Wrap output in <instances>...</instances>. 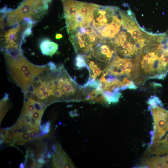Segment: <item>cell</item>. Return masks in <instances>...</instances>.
<instances>
[{
    "instance_id": "6da1fadb",
    "label": "cell",
    "mask_w": 168,
    "mask_h": 168,
    "mask_svg": "<svg viewBox=\"0 0 168 168\" xmlns=\"http://www.w3.org/2000/svg\"><path fill=\"white\" fill-rule=\"evenodd\" d=\"M4 56L10 81L19 87L24 93L45 67L32 64L24 57L22 50L5 53Z\"/></svg>"
},
{
    "instance_id": "7a4b0ae2",
    "label": "cell",
    "mask_w": 168,
    "mask_h": 168,
    "mask_svg": "<svg viewBox=\"0 0 168 168\" xmlns=\"http://www.w3.org/2000/svg\"><path fill=\"white\" fill-rule=\"evenodd\" d=\"M68 32L92 24L94 10L100 6L75 0H62Z\"/></svg>"
},
{
    "instance_id": "3957f363",
    "label": "cell",
    "mask_w": 168,
    "mask_h": 168,
    "mask_svg": "<svg viewBox=\"0 0 168 168\" xmlns=\"http://www.w3.org/2000/svg\"><path fill=\"white\" fill-rule=\"evenodd\" d=\"M49 0H26L17 9L8 11L2 17L1 26H9L19 24L24 19L39 18L48 10Z\"/></svg>"
},
{
    "instance_id": "277c9868",
    "label": "cell",
    "mask_w": 168,
    "mask_h": 168,
    "mask_svg": "<svg viewBox=\"0 0 168 168\" xmlns=\"http://www.w3.org/2000/svg\"><path fill=\"white\" fill-rule=\"evenodd\" d=\"M69 34L77 54L84 55L92 52L94 47L103 38L92 25L79 28Z\"/></svg>"
},
{
    "instance_id": "5b68a950",
    "label": "cell",
    "mask_w": 168,
    "mask_h": 168,
    "mask_svg": "<svg viewBox=\"0 0 168 168\" xmlns=\"http://www.w3.org/2000/svg\"><path fill=\"white\" fill-rule=\"evenodd\" d=\"M151 111L154 123L153 143L160 140L167 130L168 111L158 106L151 108Z\"/></svg>"
},
{
    "instance_id": "8992f818",
    "label": "cell",
    "mask_w": 168,
    "mask_h": 168,
    "mask_svg": "<svg viewBox=\"0 0 168 168\" xmlns=\"http://www.w3.org/2000/svg\"><path fill=\"white\" fill-rule=\"evenodd\" d=\"M120 9L117 7L100 6L93 14L92 26L97 32L113 22Z\"/></svg>"
},
{
    "instance_id": "52a82bcc",
    "label": "cell",
    "mask_w": 168,
    "mask_h": 168,
    "mask_svg": "<svg viewBox=\"0 0 168 168\" xmlns=\"http://www.w3.org/2000/svg\"><path fill=\"white\" fill-rule=\"evenodd\" d=\"M85 58L88 65L87 68L89 73V79L99 80L102 76L105 77L109 74L110 62L98 59L92 52L85 55Z\"/></svg>"
},
{
    "instance_id": "ba28073f",
    "label": "cell",
    "mask_w": 168,
    "mask_h": 168,
    "mask_svg": "<svg viewBox=\"0 0 168 168\" xmlns=\"http://www.w3.org/2000/svg\"><path fill=\"white\" fill-rule=\"evenodd\" d=\"M92 53L98 59L110 62L117 54L114 40L103 38L94 47Z\"/></svg>"
},
{
    "instance_id": "9c48e42d",
    "label": "cell",
    "mask_w": 168,
    "mask_h": 168,
    "mask_svg": "<svg viewBox=\"0 0 168 168\" xmlns=\"http://www.w3.org/2000/svg\"><path fill=\"white\" fill-rule=\"evenodd\" d=\"M118 14L113 22L97 31L103 38L113 39L119 33L122 25L119 12Z\"/></svg>"
},
{
    "instance_id": "30bf717a",
    "label": "cell",
    "mask_w": 168,
    "mask_h": 168,
    "mask_svg": "<svg viewBox=\"0 0 168 168\" xmlns=\"http://www.w3.org/2000/svg\"><path fill=\"white\" fill-rule=\"evenodd\" d=\"M55 155H53V167L55 168H75V166L65 152L58 146L56 147Z\"/></svg>"
},
{
    "instance_id": "8fae6325",
    "label": "cell",
    "mask_w": 168,
    "mask_h": 168,
    "mask_svg": "<svg viewBox=\"0 0 168 168\" xmlns=\"http://www.w3.org/2000/svg\"><path fill=\"white\" fill-rule=\"evenodd\" d=\"M147 152L150 154L157 155L168 154V133L164 139L152 143Z\"/></svg>"
},
{
    "instance_id": "7c38bea8",
    "label": "cell",
    "mask_w": 168,
    "mask_h": 168,
    "mask_svg": "<svg viewBox=\"0 0 168 168\" xmlns=\"http://www.w3.org/2000/svg\"><path fill=\"white\" fill-rule=\"evenodd\" d=\"M40 48L43 54L52 56L58 50V45L57 43L46 39L41 41L40 45Z\"/></svg>"
},
{
    "instance_id": "4fadbf2b",
    "label": "cell",
    "mask_w": 168,
    "mask_h": 168,
    "mask_svg": "<svg viewBox=\"0 0 168 168\" xmlns=\"http://www.w3.org/2000/svg\"><path fill=\"white\" fill-rule=\"evenodd\" d=\"M103 94L108 104L116 103L119 102L122 94L120 92H112L108 91L103 92Z\"/></svg>"
},
{
    "instance_id": "5bb4252c",
    "label": "cell",
    "mask_w": 168,
    "mask_h": 168,
    "mask_svg": "<svg viewBox=\"0 0 168 168\" xmlns=\"http://www.w3.org/2000/svg\"><path fill=\"white\" fill-rule=\"evenodd\" d=\"M143 166H149L150 168H164V164L162 157H155L151 158L149 160L146 161Z\"/></svg>"
},
{
    "instance_id": "9a60e30c",
    "label": "cell",
    "mask_w": 168,
    "mask_h": 168,
    "mask_svg": "<svg viewBox=\"0 0 168 168\" xmlns=\"http://www.w3.org/2000/svg\"><path fill=\"white\" fill-rule=\"evenodd\" d=\"M8 94H6L1 101V121L4 117L7 112L9 110L10 104Z\"/></svg>"
},
{
    "instance_id": "2e32d148",
    "label": "cell",
    "mask_w": 168,
    "mask_h": 168,
    "mask_svg": "<svg viewBox=\"0 0 168 168\" xmlns=\"http://www.w3.org/2000/svg\"><path fill=\"white\" fill-rule=\"evenodd\" d=\"M85 56V55L81 54H77L75 58V66L77 69H81L88 67Z\"/></svg>"
},
{
    "instance_id": "e0dca14e",
    "label": "cell",
    "mask_w": 168,
    "mask_h": 168,
    "mask_svg": "<svg viewBox=\"0 0 168 168\" xmlns=\"http://www.w3.org/2000/svg\"><path fill=\"white\" fill-rule=\"evenodd\" d=\"M148 103L152 107L157 106V104L161 106H163L161 101L157 97L155 96H152L150 98L148 101Z\"/></svg>"
},
{
    "instance_id": "ac0fdd59",
    "label": "cell",
    "mask_w": 168,
    "mask_h": 168,
    "mask_svg": "<svg viewBox=\"0 0 168 168\" xmlns=\"http://www.w3.org/2000/svg\"><path fill=\"white\" fill-rule=\"evenodd\" d=\"M44 110H38L35 109L32 113H29L28 114L37 121L41 122V119Z\"/></svg>"
},
{
    "instance_id": "d6986e66",
    "label": "cell",
    "mask_w": 168,
    "mask_h": 168,
    "mask_svg": "<svg viewBox=\"0 0 168 168\" xmlns=\"http://www.w3.org/2000/svg\"><path fill=\"white\" fill-rule=\"evenodd\" d=\"M20 138L22 140L25 142L33 140L30 137L29 132L28 131L24 132H20Z\"/></svg>"
},
{
    "instance_id": "ffe728a7",
    "label": "cell",
    "mask_w": 168,
    "mask_h": 168,
    "mask_svg": "<svg viewBox=\"0 0 168 168\" xmlns=\"http://www.w3.org/2000/svg\"><path fill=\"white\" fill-rule=\"evenodd\" d=\"M127 88L130 89H136L138 88V87L133 81H131L128 85Z\"/></svg>"
},
{
    "instance_id": "44dd1931",
    "label": "cell",
    "mask_w": 168,
    "mask_h": 168,
    "mask_svg": "<svg viewBox=\"0 0 168 168\" xmlns=\"http://www.w3.org/2000/svg\"><path fill=\"white\" fill-rule=\"evenodd\" d=\"M162 157L164 164V168H168V154Z\"/></svg>"
},
{
    "instance_id": "7402d4cb",
    "label": "cell",
    "mask_w": 168,
    "mask_h": 168,
    "mask_svg": "<svg viewBox=\"0 0 168 168\" xmlns=\"http://www.w3.org/2000/svg\"><path fill=\"white\" fill-rule=\"evenodd\" d=\"M37 162L38 163L41 164H45L46 162V161L42 157H40L38 159Z\"/></svg>"
},
{
    "instance_id": "603a6c76",
    "label": "cell",
    "mask_w": 168,
    "mask_h": 168,
    "mask_svg": "<svg viewBox=\"0 0 168 168\" xmlns=\"http://www.w3.org/2000/svg\"><path fill=\"white\" fill-rule=\"evenodd\" d=\"M152 85L154 87H161L162 85L158 83H152Z\"/></svg>"
},
{
    "instance_id": "cb8c5ba5",
    "label": "cell",
    "mask_w": 168,
    "mask_h": 168,
    "mask_svg": "<svg viewBox=\"0 0 168 168\" xmlns=\"http://www.w3.org/2000/svg\"><path fill=\"white\" fill-rule=\"evenodd\" d=\"M62 35L60 34H56L55 38L57 39H60L62 37Z\"/></svg>"
},
{
    "instance_id": "d4e9b609",
    "label": "cell",
    "mask_w": 168,
    "mask_h": 168,
    "mask_svg": "<svg viewBox=\"0 0 168 168\" xmlns=\"http://www.w3.org/2000/svg\"><path fill=\"white\" fill-rule=\"evenodd\" d=\"M19 168H25V166L24 164L23 163H21L19 166Z\"/></svg>"
},
{
    "instance_id": "484cf974",
    "label": "cell",
    "mask_w": 168,
    "mask_h": 168,
    "mask_svg": "<svg viewBox=\"0 0 168 168\" xmlns=\"http://www.w3.org/2000/svg\"><path fill=\"white\" fill-rule=\"evenodd\" d=\"M47 157L49 158H50L51 157V156L49 152L48 153V154L47 155Z\"/></svg>"
},
{
    "instance_id": "4316f807",
    "label": "cell",
    "mask_w": 168,
    "mask_h": 168,
    "mask_svg": "<svg viewBox=\"0 0 168 168\" xmlns=\"http://www.w3.org/2000/svg\"><path fill=\"white\" fill-rule=\"evenodd\" d=\"M165 53L167 54H168V49L167 50L166 52H165Z\"/></svg>"
},
{
    "instance_id": "83f0119b",
    "label": "cell",
    "mask_w": 168,
    "mask_h": 168,
    "mask_svg": "<svg viewBox=\"0 0 168 168\" xmlns=\"http://www.w3.org/2000/svg\"><path fill=\"white\" fill-rule=\"evenodd\" d=\"M44 127V126H42L41 127V130Z\"/></svg>"
},
{
    "instance_id": "f1b7e54d",
    "label": "cell",
    "mask_w": 168,
    "mask_h": 168,
    "mask_svg": "<svg viewBox=\"0 0 168 168\" xmlns=\"http://www.w3.org/2000/svg\"><path fill=\"white\" fill-rule=\"evenodd\" d=\"M49 1H51V0H49Z\"/></svg>"
}]
</instances>
